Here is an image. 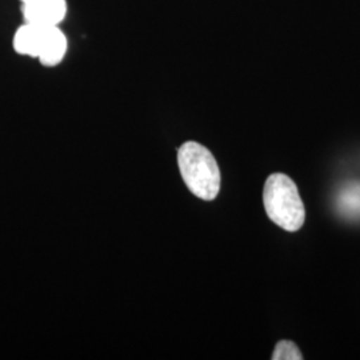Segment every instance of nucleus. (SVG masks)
Masks as SVG:
<instances>
[{
  "instance_id": "obj_2",
  "label": "nucleus",
  "mask_w": 360,
  "mask_h": 360,
  "mask_svg": "<svg viewBox=\"0 0 360 360\" xmlns=\"http://www.w3.org/2000/svg\"><path fill=\"white\" fill-rule=\"evenodd\" d=\"M263 203L269 218L285 231L300 230L306 210L294 180L285 174L275 172L266 180Z\"/></svg>"
},
{
  "instance_id": "obj_5",
  "label": "nucleus",
  "mask_w": 360,
  "mask_h": 360,
  "mask_svg": "<svg viewBox=\"0 0 360 360\" xmlns=\"http://www.w3.org/2000/svg\"><path fill=\"white\" fill-rule=\"evenodd\" d=\"M44 31L46 26H38L32 23H25L23 26L19 27L13 37L15 51L20 55L38 58Z\"/></svg>"
},
{
  "instance_id": "obj_1",
  "label": "nucleus",
  "mask_w": 360,
  "mask_h": 360,
  "mask_svg": "<svg viewBox=\"0 0 360 360\" xmlns=\"http://www.w3.org/2000/svg\"><path fill=\"white\" fill-rule=\"evenodd\" d=\"M180 175L188 190L203 200H214L220 191V169L205 146L186 142L178 150Z\"/></svg>"
},
{
  "instance_id": "obj_4",
  "label": "nucleus",
  "mask_w": 360,
  "mask_h": 360,
  "mask_svg": "<svg viewBox=\"0 0 360 360\" xmlns=\"http://www.w3.org/2000/svg\"><path fill=\"white\" fill-rule=\"evenodd\" d=\"M67 47L68 41L59 26L46 27L38 55L40 63L47 67L59 65L65 58Z\"/></svg>"
},
{
  "instance_id": "obj_3",
  "label": "nucleus",
  "mask_w": 360,
  "mask_h": 360,
  "mask_svg": "<svg viewBox=\"0 0 360 360\" xmlns=\"http://www.w3.org/2000/svg\"><path fill=\"white\" fill-rule=\"evenodd\" d=\"M26 23L38 26H59L67 15L65 0H20Z\"/></svg>"
},
{
  "instance_id": "obj_6",
  "label": "nucleus",
  "mask_w": 360,
  "mask_h": 360,
  "mask_svg": "<svg viewBox=\"0 0 360 360\" xmlns=\"http://www.w3.org/2000/svg\"><path fill=\"white\" fill-rule=\"evenodd\" d=\"M303 355L294 342L281 340L278 342L272 354V360H302Z\"/></svg>"
}]
</instances>
